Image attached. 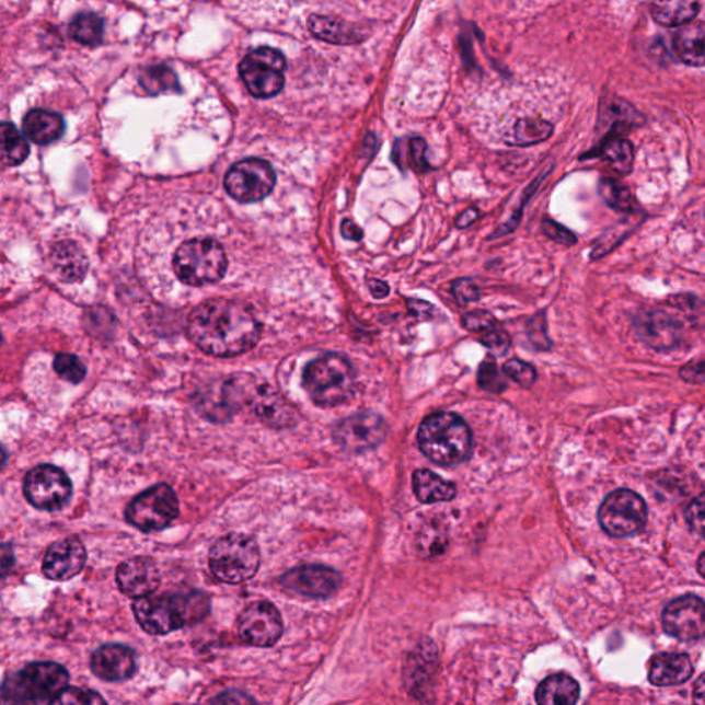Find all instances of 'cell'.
<instances>
[{
    "label": "cell",
    "mask_w": 705,
    "mask_h": 705,
    "mask_svg": "<svg viewBox=\"0 0 705 705\" xmlns=\"http://www.w3.org/2000/svg\"><path fill=\"white\" fill-rule=\"evenodd\" d=\"M186 333L206 355L227 359L253 349L262 328L247 304L217 298L190 312Z\"/></svg>",
    "instance_id": "cell-1"
},
{
    "label": "cell",
    "mask_w": 705,
    "mask_h": 705,
    "mask_svg": "<svg viewBox=\"0 0 705 705\" xmlns=\"http://www.w3.org/2000/svg\"><path fill=\"white\" fill-rule=\"evenodd\" d=\"M132 612L143 632L165 635L192 626L211 612V600L206 592H163L159 596L138 598Z\"/></svg>",
    "instance_id": "cell-2"
},
{
    "label": "cell",
    "mask_w": 705,
    "mask_h": 705,
    "mask_svg": "<svg viewBox=\"0 0 705 705\" xmlns=\"http://www.w3.org/2000/svg\"><path fill=\"white\" fill-rule=\"evenodd\" d=\"M418 444L431 462L456 466L467 461L473 450V432L461 416L437 413L421 421Z\"/></svg>",
    "instance_id": "cell-3"
},
{
    "label": "cell",
    "mask_w": 705,
    "mask_h": 705,
    "mask_svg": "<svg viewBox=\"0 0 705 705\" xmlns=\"http://www.w3.org/2000/svg\"><path fill=\"white\" fill-rule=\"evenodd\" d=\"M302 384L319 407H338L355 393V368L346 356L327 352L304 368Z\"/></svg>",
    "instance_id": "cell-4"
},
{
    "label": "cell",
    "mask_w": 705,
    "mask_h": 705,
    "mask_svg": "<svg viewBox=\"0 0 705 705\" xmlns=\"http://www.w3.org/2000/svg\"><path fill=\"white\" fill-rule=\"evenodd\" d=\"M69 686L66 667L53 661L31 663L3 681L2 703L4 704H55Z\"/></svg>",
    "instance_id": "cell-5"
},
{
    "label": "cell",
    "mask_w": 705,
    "mask_h": 705,
    "mask_svg": "<svg viewBox=\"0 0 705 705\" xmlns=\"http://www.w3.org/2000/svg\"><path fill=\"white\" fill-rule=\"evenodd\" d=\"M213 578L222 583L240 585L253 579L261 566V550L245 533H228L218 539L208 554Z\"/></svg>",
    "instance_id": "cell-6"
},
{
    "label": "cell",
    "mask_w": 705,
    "mask_h": 705,
    "mask_svg": "<svg viewBox=\"0 0 705 705\" xmlns=\"http://www.w3.org/2000/svg\"><path fill=\"white\" fill-rule=\"evenodd\" d=\"M173 266L176 276L185 285L201 287L223 279L228 270V256L217 240L192 239L176 250Z\"/></svg>",
    "instance_id": "cell-7"
},
{
    "label": "cell",
    "mask_w": 705,
    "mask_h": 705,
    "mask_svg": "<svg viewBox=\"0 0 705 705\" xmlns=\"http://www.w3.org/2000/svg\"><path fill=\"white\" fill-rule=\"evenodd\" d=\"M180 516V501L167 484H158L143 490L128 504L126 521L142 532H159Z\"/></svg>",
    "instance_id": "cell-8"
},
{
    "label": "cell",
    "mask_w": 705,
    "mask_h": 705,
    "mask_svg": "<svg viewBox=\"0 0 705 705\" xmlns=\"http://www.w3.org/2000/svg\"><path fill=\"white\" fill-rule=\"evenodd\" d=\"M287 62L279 50L259 47L240 62L239 73L256 99H270L285 88Z\"/></svg>",
    "instance_id": "cell-9"
},
{
    "label": "cell",
    "mask_w": 705,
    "mask_h": 705,
    "mask_svg": "<svg viewBox=\"0 0 705 705\" xmlns=\"http://www.w3.org/2000/svg\"><path fill=\"white\" fill-rule=\"evenodd\" d=\"M598 520L609 536H633L645 527L648 520V507L645 500L633 490H614L603 500L598 511Z\"/></svg>",
    "instance_id": "cell-10"
},
{
    "label": "cell",
    "mask_w": 705,
    "mask_h": 705,
    "mask_svg": "<svg viewBox=\"0 0 705 705\" xmlns=\"http://www.w3.org/2000/svg\"><path fill=\"white\" fill-rule=\"evenodd\" d=\"M72 481L62 469L39 464L24 478V495L37 510H62L72 498Z\"/></svg>",
    "instance_id": "cell-11"
},
{
    "label": "cell",
    "mask_w": 705,
    "mask_h": 705,
    "mask_svg": "<svg viewBox=\"0 0 705 705\" xmlns=\"http://www.w3.org/2000/svg\"><path fill=\"white\" fill-rule=\"evenodd\" d=\"M276 185L270 163L262 159H245L233 164L226 175V189L234 200L250 205L264 200Z\"/></svg>",
    "instance_id": "cell-12"
},
{
    "label": "cell",
    "mask_w": 705,
    "mask_h": 705,
    "mask_svg": "<svg viewBox=\"0 0 705 705\" xmlns=\"http://www.w3.org/2000/svg\"><path fill=\"white\" fill-rule=\"evenodd\" d=\"M285 623L274 603L265 600L250 603L239 617V635L244 644L270 648L279 643Z\"/></svg>",
    "instance_id": "cell-13"
},
{
    "label": "cell",
    "mask_w": 705,
    "mask_h": 705,
    "mask_svg": "<svg viewBox=\"0 0 705 705\" xmlns=\"http://www.w3.org/2000/svg\"><path fill=\"white\" fill-rule=\"evenodd\" d=\"M333 436L342 450L360 453L382 444L388 436V425L382 416L377 414H355L338 421Z\"/></svg>",
    "instance_id": "cell-14"
},
{
    "label": "cell",
    "mask_w": 705,
    "mask_h": 705,
    "mask_svg": "<svg viewBox=\"0 0 705 705\" xmlns=\"http://www.w3.org/2000/svg\"><path fill=\"white\" fill-rule=\"evenodd\" d=\"M633 327L638 339L656 351L677 349L685 336L680 320L657 309L635 314Z\"/></svg>",
    "instance_id": "cell-15"
},
{
    "label": "cell",
    "mask_w": 705,
    "mask_h": 705,
    "mask_svg": "<svg viewBox=\"0 0 705 705\" xmlns=\"http://www.w3.org/2000/svg\"><path fill=\"white\" fill-rule=\"evenodd\" d=\"M243 405H249L264 424L276 429H285L297 424L296 411L286 400L269 384L255 382V379L244 377Z\"/></svg>",
    "instance_id": "cell-16"
},
{
    "label": "cell",
    "mask_w": 705,
    "mask_h": 705,
    "mask_svg": "<svg viewBox=\"0 0 705 705\" xmlns=\"http://www.w3.org/2000/svg\"><path fill=\"white\" fill-rule=\"evenodd\" d=\"M663 626L672 637L692 643L705 637V602L696 596H683L669 603Z\"/></svg>",
    "instance_id": "cell-17"
},
{
    "label": "cell",
    "mask_w": 705,
    "mask_h": 705,
    "mask_svg": "<svg viewBox=\"0 0 705 705\" xmlns=\"http://www.w3.org/2000/svg\"><path fill=\"white\" fill-rule=\"evenodd\" d=\"M285 589L312 598H330L339 590L338 571L323 565H301L286 571L280 578Z\"/></svg>",
    "instance_id": "cell-18"
},
{
    "label": "cell",
    "mask_w": 705,
    "mask_h": 705,
    "mask_svg": "<svg viewBox=\"0 0 705 705\" xmlns=\"http://www.w3.org/2000/svg\"><path fill=\"white\" fill-rule=\"evenodd\" d=\"M88 552L77 536L53 543L43 558L42 571L47 579L66 581L74 578L84 568Z\"/></svg>",
    "instance_id": "cell-19"
},
{
    "label": "cell",
    "mask_w": 705,
    "mask_h": 705,
    "mask_svg": "<svg viewBox=\"0 0 705 705\" xmlns=\"http://www.w3.org/2000/svg\"><path fill=\"white\" fill-rule=\"evenodd\" d=\"M116 581L123 594L138 600L153 594L162 578L152 558L135 557L117 566Z\"/></svg>",
    "instance_id": "cell-20"
},
{
    "label": "cell",
    "mask_w": 705,
    "mask_h": 705,
    "mask_svg": "<svg viewBox=\"0 0 705 705\" xmlns=\"http://www.w3.org/2000/svg\"><path fill=\"white\" fill-rule=\"evenodd\" d=\"M90 667L93 674L105 682L127 681L137 670L136 651L127 645H104L94 651Z\"/></svg>",
    "instance_id": "cell-21"
},
{
    "label": "cell",
    "mask_w": 705,
    "mask_h": 705,
    "mask_svg": "<svg viewBox=\"0 0 705 705\" xmlns=\"http://www.w3.org/2000/svg\"><path fill=\"white\" fill-rule=\"evenodd\" d=\"M308 28L317 39L333 43V45H357L365 42L368 32L360 26L346 23L344 20L328 18V15L313 14L308 21Z\"/></svg>",
    "instance_id": "cell-22"
},
{
    "label": "cell",
    "mask_w": 705,
    "mask_h": 705,
    "mask_svg": "<svg viewBox=\"0 0 705 705\" xmlns=\"http://www.w3.org/2000/svg\"><path fill=\"white\" fill-rule=\"evenodd\" d=\"M693 664L682 654H660L650 663L649 681L656 686H677L691 680Z\"/></svg>",
    "instance_id": "cell-23"
},
{
    "label": "cell",
    "mask_w": 705,
    "mask_h": 705,
    "mask_svg": "<svg viewBox=\"0 0 705 705\" xmlns=\"http://www.w3.org/2000/svg\"><path fill=\"white\" fill-rule=\"evenodd\" d=\"M23 130L24 135L37 146H49L63 136L66 123L56 112L32 109L24 117Z\"/></svg>",
    "instance_id": "cell-24"
},
{
    "label": "cell",
    "mask_w": 705,
    "mask_h": 705,
    "mask_svg": "<svg viewBox=\"0 0 705 705\" xmlns=\"http://www.w3.org/2000/svg\"><path fill=\"white\" fill-rule=\"evenodd\" d=\"M674 51L686 66L705 67V23H689L674 36Z\"/></svg>",
    "instance_id": "cell-25"
},
{
    "label": "cell",
    "mask_w": 705,
    "mask_h": 705,
    "mask_svg": "<svg viewBox=\"0 0 705 705\" xmlns=\"http://www.w3.org/2000/svg\"><path fill=\"white\" fill-rule=\"evenodd\" d=\"M585 158L605 159L617 174L627 175L633 171L635 153L633 143L623 136H606L605 140Z\"/></svg>",
    "instance_id": "cell-26"
},
{
    "label": "cell",
    "mask_w": 705,
    "mask_h": 705,
    "mask_svg": "<svg viewBox=\"0 0 705 705\" xmlns=\"http://www.w3.org/2000/svg\"><path fill=\"white\" fill-rule=\"evenodd\" d=\"M700 7V0H651L650 13L657 24L680 26L692 23Z\"/></svg>",
    "instance_id": "cell-27"
},
{
    "label": "cell",
    "mask_w": 705,
    "mask_h": 705,
    "mask_svg": "<svg viewBox=\"0 0 705 705\" xmlns=\"http://www.w3.org/2000/svg\"><path fill=\"white\" fill-rule=\"evenodd\" d=\"M579 696V683L566 674L546 678L536 691V702L541 705H574Z\"/></svg>",
    "instance_id": "cell-28"
},
{
    "label": "cell",
    "mask_w": 705,
    "mask_h": 705,
    "mask_svg": "<svg viewBox=\"0 0 705 705\" xmlns=\"http://www.w3.org/2000/svg\"><path fill=\"white\" fill-rule=\"evenodd\" d=\"M414 493L421 504H438V501L452 500L456 496V487L441 478L430 470H418L413 477Z\"/></svg>",
    "instance_id": "cell-29"
},
{
    "label": "cell",
    "mask_w": 705,
    "mask_h": 705,
    "mask_svg": "<svg viewBox=\"0 0 705 705\" xmlns=\"http://www.w3.org/2000/svg\"><path fill=\"white\" fill-rule=\"evenodd\" d=\"M51 262L61 279L71 282L82 280L88 270V258L72 242L58 243L51 251Z\"/></svg>",
    "instance_id": "cell-30"
},
{
    "label": "cell",
    "mask_w": 705,
    "mask_h": 705,
    "mask_svg": "<svg viewBox=\"0 0 705 705\" xmlns=\"http://www.w3.org/2000/svg\"><path fill=\"white\" fill-rule=\"evenodd\" d=\"M598 194L614 211L624 213H637L639 211L637 197L622 181L609 178V176L601 178L600 183H598Z\"/></svg>",
    "instance_id": "cell-31"
},
{
    "label": "cell",
    "mask_w": 705,
    "mask_h": 705,
    "mask_svg": "<svg viewBox=\"0 0 705 705\" xmlns=\"http://www.w3.org/2000/svg\"><path fill=\"white\" fill-rule=\"evenodd\" d=\"M69 35L85 46H97L103 42L104 21L94 13H80L69 24Z\"/></svg>",
    "instance_id": "cell-32"
},
{
    "label": "cell",
    "mask_w": 705,
    "mask_h": 705,
    "mask_svg": "<svg viewBox=\"0 0 705 705\" xmlns=\"http://www.w3.org/2000/svg\"><path fill=\"white\" fill-rule=\"evenodd\" d=\"M553 131L554 126L547 120L538 119V117H523L516 123L512 138H515L516 146H536V143L548 140L553 136Z\"/></svg>",
    "instance_id": "cell-33"
},
{
    "label": "cell",
    "mask_w": 705,
    "mask_h": 705,
    "mask_svg": "<svg viewBox=\"0 0 705 705\" xmlns=\"http://www.w3.org/2000/svg\"><path fill=\"white\" fill-rule=\"evenodd\" d=\"M2 159L4 165L13 167L24 162L30 154V146L12 123L4 122L2 128Z\"/></svg>",
    "instance_id": "cell-34"
},
{
    "label": "cell",
    "mask_w": 705,
    "mask_h": 705,
    "mask_svg": "<svg viewBox=\"0 0 705 705\" xmlns=\"http://www.w3.org/2000/svg\"><path fill=\"white\" fill-rule=\"evenodd\" d=\"M427 146L421 138H413L405 148H398L395 143L393 151V162L402 170L413 169L416 173H425L431 169L426 159Z\"/></svg>",
    "instance_id": "cell-35"
},
{
    "label": "cell",
    "mask_w": 705,
    "mask_h": 705,
    "mask_svg": "<svg viewBox=\"0 0 705 705\" xmlns=\"http://www.w3.org/2000/svg\"><path fill=\"white\" fill-rule=\"evenodd\" d=\"M140 83L151 95L180 92L178 78L173 69L163 66L147 68L141 74Z\"/></svg>",
    "instance_id": "cell-36"
},
{
    "label": "cell",
    "mask_w": 705,
    "mask_h": 705,
    "mask_svg": "<svg viewBox=\"0 0 705 705\" xmlns=\"http://www.w3.org/2000/svg\"><path fill=\"white\" fill-rule=\"evenodd\" d=\"M669 304L692 324L694 328H705V301L693 293H677L669 298Z\"/></svg>",
    "instance_id": "cell-37"
},
{
    "label": "cell",
    "mask_w": 705,
    "mask_h": 705,
    "mask_svg": "<svg viewBox=\"0 0 705 705\" xmlns=\"http://www.w3.org/2000/svg\"><path fill=\"white\" fill-rule=\"evenodd\" d=\"M478 384L481 389L487 390L489 393H504L507 389V381L499 370L494 356L485 357L478 368Z\"/></svg>",
    "instance_id": "cell-38"
},
{
    "label": "cell",
    "mask_w": 705,
    "mask_h": 705,
    "mask_svg": "<svg viewBox=\"0 0 705 705\" xmlns=\"http://www.w3.org/2000/svg\"><path fill=\"white\" fill-rule=\"evenodd\" d=\"M53 367H55L58 377L73 384L82 382L85 373H88V368H85L84 362L79 357L67 355V352L58 355Z\"/></svg>",
    "instance_id": "cell-39"
},
{
    "label": "cell",
    "mask_w": 705,
    "mask_h": 705,
    "mask_svg": "<svg viewBox=\"0 0 705 705\" xmlns=\"http://www.w3.org/2000/svg\"><path fill=\"white\" fill-rule=\"evenodd\" d=\"M504 372L521 388L529 389L535 383L538 373L535 368L525 361L512 359L506 362Z\"/></svg>",
    "instance_id": "cell-40"
},
{
    "label": "cell",
    "mask_w": 705,
    "mask_h": 705,
    "mask_svg": "<svg viewBox=\"0 0 705 705\" xmlns=\"http://www.w3.org/2000/svg\"><path fill=\"white\" fill-rule=\"evenodd\" d=\"M527 331L528 338L536 350L544 351L552 349V340H550L547 335V322L544 313H539L529 320Z\"/></svg>",
    "instance_id": "cell-41"
},
{
    "label": "cell",
    "mask_w": 705,
    "mask_h": 705,
    "mask_svg": "<svg viewBox=\"0 0 705 705\" xmlns=\"http://www.w3.org/2000/svg\"><path fill=\"white\" fill-rule=\"evenodd\" d=\"M105 698L100 693L88 689L67 687L55 704H105Z\"/></svg>",
    "instance_id": "cell-42"
},
{
    "label": "cell",
    "mask_w": 705,
    "mask_h": 705,
    "mask_svg": "<svg viewBox=\"0 0 705 705\" xmlns=\"http://www.w3.org/2000/svg\"><path fill=\"white\" fill-rule=\"evenodd\" d=\"M542 231L550 240L563 244L565 247H571V245L578 243V239H576L574 232H570L569 229L560 226V223L553 221V219H543Z\"/></svg>",
    "instance_id": "cell-43"
},
{
    "label": "cell",
    "mask_w": 705,
    "mask_h": 705,
    "mask_svg": "<svg viewBox=\"0 0 705 705\" xmlns=\"http://www.w3.org/2000/svg\"><path fill=\"white\" fill-rule=\"evenodd\" d=\"M689 525L700 538L705 539V494L697 496L686 510Z\"/></svg>",
    "instance_id": "cell-44"
},
{
    "label": "cell",
    "mask_w": 705,
    "mask_h": 705,
    "mask_svg": "<svg viewBox=\"0 0 705 705\" xmlns=\"http://www.w3.org/2000/svg\"><path fill=\"white\" fill-rule=\"evenodd\" d=\"M464 328L472 331V333H485L490 328L499 325L493 314L485 311L470 312L462 320Z\"/></svg>",
    "instance_id": "cell-45"
},
{
    "label": "cell",
    "mask_w": 705,
    "mask_h": 705,
    "mask_svg": "<svg viewBox=\"0 0 705 705\" xmlns=\"http://www.w3.org/2000/svg\"><path fill=\"white\" fill-rule=\"evenodd\" d=\"M481 344L489 347V349L506 352L509 350L511 340L509 334H507L504 328H500L499 325H496V327L483 333V336H481Z\"/></svg>",
    "instance_id": "cell-46"
},
{
    "label": "cell",
    "mask_w": 705,
    "mask_h": 705,
    "mask_svg": "<svg viewBox=\"0 0 705 705\" xmlns=\"http://www.w3.org/2000/svg\"><path fill=\"white\" fill-rule=\"evenodd\" d=\"M452 293L453 297L456 298V301L461 304L477 301V299L479 298L478 288L475 287L472 280L467 279H459L456 281H453Z\"/></svg>",
    "instance_id": "cell-47"
},
{
    "label": "cell",
    "mask_w": 705,
    "mask_h": 705,
    "mask_svg": "<svg viewBox=\"0 0 705 705\" xmlns=\"http://www.w3.org/2000/svg\"><path fill=\"white\" fill-rule=\"evenodd\" d=\"M680 377L689 383H705V360L687 362L681 368Z\"/></svg>",
    "instance_id": "cell-48"
},
{
    "label": "cell",
    "mask_w": 705,
    "mask_h": 705,
    "mask_svg": "<svg viewBox=\"0 0 705 705\" xmlns=\"http://www.w3.org/2000/svg\"><path fill=\"white\" fill-rule=\"evenodd\" d=\"M408 311L420 320H431L436 316V308L420 299H408Z\"/></svg>",
    "instance_id": "cell-49"
},
{
    "label": "cell",
    "mask_w": 705,
    "mask_h": 705,
    "mask_svg": "<svg viewBox=\"0 0 705 705\" xmlns=\"http://www.w3.org/2000/svg\"><path fill=\"white\" fill-rule=\"evenodd\" d=\"M340 234L346 240H350V242H361L362 238H365V231L355 221H351V219H344L342 221Z\"/></svg>",
    "instance_id": "cell-50"
},
{
    "label": "cell",
    "mask_w": 705,
    "mask_h": 705,
    "mask_svg": "<svg viewBox=\"0 0 705 705\" xmlns=\"http://www.w3.org/2000/svg\"><path fill=\"white\" fill-rule=\"evenodd\" d=\"M368 288H370L372 297L377 299L386 298L390 292V287L388 286V282H384L381 280L372 279L368 281Z\"/></svg>",
    "instance_id": "cell-51"
},
{
    "label": "cell",
    "mask_w": 705,
    "mask_h": 705,
    "mask_svg": "<svg viewBox=\"0 0 705 705\" xmlns=\"http://www.w3.org/2000/svg\"><path fill=\"white\" fill-rule=\"evenodd\" d=\"M478 218V211L475 210V208H467V210H464L461 216L456 218V227L459 229H464L469 228L477 221Z\"/></svg>",
    "instance_id": "cell-52"
},
{
    "label": "cell",
    "mask_w": 705,
    "mask_h": 705,
    "mask_svg": "<svg viewBox=\"0 0 705 705\" xmlns=\"http://www.w3.org/2000/svg\"><path fill=\"white\" fill-rule=\"evenodd\" d=\"M236 692H233V696H229V693L226 694H219L217 698L212 700V703H253L255 700L253 697L244 696L243 694H239L238 697Z\"/></svg>",
    "instance_id": "cell-53"
},
{
    "label": "cell",
    "mask_w": 705,
    "mask_h": 705,
    "mask_svg": "<svg viewBox=\"0 0 705 705\" xmlns=\"http://www.w3.org/2000/svg\"><path fill=\"white\" fill-rule=\"evenodd\" d=\"M694 703L705 704V674L698 678L693 689Z\"/></svg>",
    "instance_id": "cell-54"
},
{
    "label": "cell",
    "mask_w": 705,
    "mask_h": 705,
    "mask_svg": "<svg viewBox=\"0 0 705 705\" xmlns=\"http://www.w3.org/2000/svg\"><path fill=\"white\" fill-rule=\"evenodd\" d=\"M12 557H14L13 547L10 546V544L4 543L3 544V550H2V571H3V575H7L9 569L12 568L14 563H13V560H12V563H10V559H9V558H12Z\"/></svg>",
    "instance_id": "cell-55"
},
{
    "label": "cell",
    "mask_w": 705,
    "mask_h": 705,
    "mask_svg": "<svg viewBox=\"0 0 705 705\" xmlns=\"http://www.w3.org/2000/svg\"><path fill=\"white\" fill-rule=\"evenodd\" d=\"M697 570H698V574L702 575L703 578L705 579V553L700 555V558L697 560Z\"/></svg>",
    "instance_id": "cell-56"
}]
</instances>
